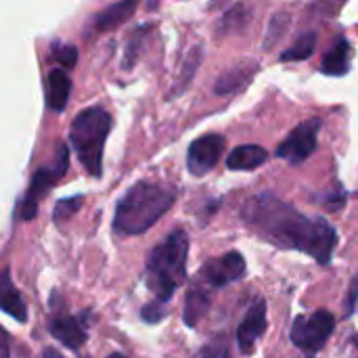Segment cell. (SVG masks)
<instances>
[{
    "label": "cell",
    "instance_id": "cell-1",
    "mask_svg": "<svg viewBox=\"0 0 358 358\" xmlns=\"http://www.w3.org/2000/svg\"><path fill=\"white\" fill-rule=\"evenodd\" d=\"M241 216L245 224L268 243L308 254L319 264L331 262L338 233L325 218H308L273 193L252 197Z\"/></svg>",
    "mask_w": 358,
    "mask_h": 358
},
{
    "label": "cell",
    "instance_id": "cell-2",
    "mask_svg": "<svg viewBox=\"0 0 358 358\" xmlns=\"http://www.w3.org/2000/svg\"><path fill=\"white\" fill-rule=\"evenodd\" d=\"M176 193L155 182L141 180L130 187L115 206L113 231L117 235H143L147 233L172 206Z\"/></svg>",
    "mask_w": 358,
    "mask_h": 358
},
{
    "label": "cell",
    "instance_id": "cell-3",
    "mask_svg": "<svg viewBox=\"0 0 358 358\" xmlns=\"http://www.w3.org/2000/svg\"><path fill=\"white\" fill-rule=\"evenodd\" d=\"M189 237L185 231L170 233L147 258V287L155 294L157 302L166 304L176 294L187 275Z\"/></svg>",
    "mask_w": 358,
    "mask_h": 358
},
{
    "label": "cell",
    "instance_id": "cell-4",
    "mask_svg": "<svg viewBox=\"0 0 358 358\" xmlns=\"http://www.w3.org/2000/svg\"><path fill=\"white\" fill-rule=\"evenodd\" d=\"M111 130V115L103 107H88L80 111L69 128L71 147L90 176L103 172V147Z\"/></svg>",
    "mask_w": 358,
    "mask_h": 358
},
{
    "label": "cell",
    "instance_id": "cell-5",
    "mask_svg": "<svg viewBox=\"0 0 358 358\" xmlns=\"http://www.w3.org/2000/svg\"><path fill=\"white\" fill-rule=\"evenodd\" d=\"M336 331V319L329 310H317L310 317H296L292 325V342L294 346L306 350V352H317L321 350L327 340Z\"/></svg>",
    "mask_w": 358,
    "mask_h": 358
},
{
    "label": "cell",
    "instance_id": "cell-6",
    "mask_svg": "<svg viewBox=\"0 0 358 358\" xmlns=\"http://www.w3.org/2000/svg\"><path fill=\"white\" fill-rule=\"evenodd\" d=\"M321 117H310L304 120L302 124H298L277 147V157L285 159L289 164H302L306 162L319 143V130H321Z\"/></svg>",
    "mask_w": 358,
    "mask_h": 358
},
{
    "label": "cell",
    "instance_id": "cell-7",
    "mask_svg": "<svg viewBox=\"0 0 358 358\" xmlns=\"http://www.w3.org/2000/svg\"><path fill=\"white\" fill-rule=\"evenodd\" d=\"M224 136L222 134H203L199 138H195L189 147L187 153V168L193 176H206L210 174L216 164L222 157L224 151Z\"/></svg>",
    "mask_w": 358,
    "mask_h": 358
},
{
    "label": "cell",
    "instance_id": "cell-8",
    "mask_svg": "<svg viewBox=\"0 0 358 358\" xmlns=\"http://www.w3.org/2000/svg\"><path fill=\"white\" fill-rule=\"evenodd\" d=\"M243 275H245V258L239 252H229L222 258L210 260L201 271V277L212 287H224L241 279Z\"/></svg>",
    "mask_w": 358,
    "mask_h": 358
},
{
    "label": "cell",
    "instance_id": "cell-9",
    "mask_svg": "<svg viewBox=\"0 0 358 358\" xmlns=\"http://www.w3.org/2000/svg\"><path fill=\"white\" fill-rule=\"evenodd\" d=\"M264 331H266V302H264L262 298H258V300L250 306V310H248L243 323H241L239 329H237V344H239V350H241L243 355H252L256 342L264 336Z\"/></svg>",
    "mask_w": 358,
    "mask_h": 358
},
{
    "label": "cell",
    "instance_id": "cell-10",
    "mask_svg": "<svg viewBox=\"0 0 358 358\" xmlns=\"http://www.w3.org/2000/svg\"><path fill=\"white\" fill-rule=\"evenodd\" d=\"M260 71V63L256 59H243V61H237L235 65H231L229 69H224L216 82H214V92L216 94H233V92H239L241 88H245L254 76Z\"/></svg>",
    "mask_w": 358,
    "mask_h": 358
},
{
    "label": "cell",
    "instance_id": "cell-11",
    "mask_svg": "<svg viewBox=\"0 0 358 358\" xmlns=\"http://www.w3.org/2000/svg\"><path fill=\"white\" fill-rule=\"evenodd\" d=\"M59 180V176L52 172V168H40L29 182V189L25 193L23 206H21V218L23 220H31L38 212V201L48 193V189L55 187V182Z\"/></svg>",
    "mask_w": 358,
    "mask_h": 358
},
{
    "label": "cell",
    "instance_id": "cell-12",
    "mask_svg": "<svg viewBox=\"0 0 358 358\" xmlns=\"http://www.w3.org/2000/svg\"><path fill=\"white\" fill-rule=\"evenodd\" d=\"M268 162V151L260 145H239L227 157V168L235 172H250Z\"/></svg>",
    "mask_w": 358,
    "mask_h": 358
},
{
    "label": "cell",
    "instance_id": "cell-13",
    "mask_svg": "<svg viewBox=\"0 0 358 358\" xmlns=\"http://www.w3.org/2000/svg\"><path fill=\"white\" fill-rule=\"evenodd\" d=\"M71 92V80L65 69H50L46 78V107L52 111H63Z\"/></svg>",
    "mask_w": 358,
    "mask_h": 358
},
{
    "label": "cell",
    "instance_id": "cell-14",
    "mask_svg": "<svg viewBox=\"0 0 358 358\" xmlns=\"http://www.w3.org/2000/svg\"><path fill=\"white\" fill-rule=\"evenodd\" d=\"M321 71L331 78H342L350 71V44L346 38H338V42L325 52Z\"/></svg>",
    "mask_w": 358,
    "mask_h": 358
},
{
    "label": "cell",
    "instance_id": "cell-15",
    "mask_svg": "<svg viewBox=\"0 0 358 358\" xmlns=\"http://www.w3.org/2000/svg\"><path fill=\"white\" fill-rule=\"evenodd\" d=\"M48 329L61 344H65L71 350H78L86 342V331L73 317H57L50 321Z\"/></svg>",
    "mask_w": 358,
    "mask_h": 358
},
{
    "label": "cell",
    "instance_id": "cell-16",
    "mask_svg": "<svg viewBox=\"0 0 358 358\" xmlns=\"http://www.w3.org/2000/svg\"><path fill=\"white\" fill-rule=\"evenodd\" d=\"M136 0H124V2H115V4H109L107 8H103L96 19H94V27L101 29V31H109V29H115L120 27L122 23H126L134 10H136Z\"/></svg>",
    "mask_w": 358,
    "mask_h": 358
},
{
    "label": "cell",
    "instance_id": "cell-17",
    "mask_svg": "<svg viewBox=\"0 0 358 358\" xmlns=\"http://www.w3.org/2000/svg\"><path fill=\"white\" fill-rule=\"evenodd\" d=\"M0 310L6 313V315H10V317L17 319L19 323H25V319H27L25 304H23L19 292L15 289L8 271H4V273L0 275Z\"/></svg>",
    "mask_w": 358,
    "mask_h": 358
},
{
    "label": "cell",
    "instance_id": "cell-18",
    "mask_svg": "<svg viewBox=\"0 0 358 358\" xmlns=\"http://www.w3.org/2000/svg\"><path fill=\"white\" fill-rule=\"evenodd\" d=\"M210 308V296L203 287H193L187 294L185 300V310H182V319L187 327H195L199 323V319L208 313Z\"/></svg>",
    "mask_w": 358,
    "mask_h": 358
},
{
    "label": "cell",
    "instance_id": "cell-19",
    "mask_svg": "<svg viewBox=\"0 0 358 358\" xmlns=\"http://www.w3.org/2000/svg\"><path fill=\"white\" fill-rule=\"evenodd\" d=\"M201 59H203L201 46H195V48L189 50V55L185 57L180 76H178V80H176V86H174V90H172V96H178V94H182V92L189 88V84L193 82V78H195V73H197V69H199V65H201Z\"/></svg>",
    "mask_w": 358,
    "mask_h": 358
},
{
    "label": "cell",
    "instance_id": "cell-20",
    "mask_svg": "<svg viewBox=\"0 0 358 358\" xmlns=\"http://www.w3.org/2000/svg\"><path fill=\"white\" fill-rule=\"evenodd\" d=\"M315 48H317V34L306 31L287 50L281 52V61H304L315 52Z\"/></svg>",
    "mask_w": 358,
    "mask_h": 358
},
{
    "label": "cell",
    "instance_id": "cell-21",
    "mask_svg": "<svg viewBox=\"0 0 358 358\" xmlns=\"http://www.w3.org/2000/svg\"><path fill=\"white\" fill-rule=\"evenodd\" d=\"M250 21V8L243 4L231 6L218 21V34H231L237 29H243Z\"/></svg>",
    "mask_w": 358,
    "mask_h": 358
},
{
    "label": "cell",
    "instance_id": "cell-22",
    "mask_svg": "<svg viewBox=\"0 0 358 358\" xmlns=\"http://www.w3.org/2000/svg\"><path fill=\"white\" fill-rule=\"evenodd\" d=\"M289 21H292V19H289L287 13H275V15L271 17L268 29H266L264 42H262V48H264V50L275 48V46L283 40L285 31L289 29Z\"/></svg>",
    "mask_w": 358,
    "mask_h": 358
},
{
    "label": "cell",
    "instance_id": "cell-23",
    "mask_svg": "<svg viewBox=\"0 0 358 358\" xmlns=\"http://www.w3.org/2000/svg\"><path fill=\"white\" fill-rule=\"evenodd\" d=\"M145 31H147V25L138 27V29L134 31V36L128 40V44H126V52H124V69H130V67L138 61V57H141V52H143Z\"/></svg>",
    "mask_w": 358,
    "mask_h": 358
},
{
    "label": "cell",
    "instance_id": "cell-24",
    "mask_svg": "<svg viewBox=\"0 0 358 358\" xmlns=\"http://www.w3.org/2000/svg\"><path fill=\"white\" fill-rule=\"evenodd\" d=\"M82 208V197L76 195V197H69V199H59L55 203V222H63V220H69L78 210Z\"/></svg>",
    "mask_w": 358,
    "mask_h": 358
},
{
    "label": "cell",
    "instance_id": "cell-25",
    "mask_svg": "<svg viewBox=\"0 0 358 358\" xmlns=\"http://www.w3.org/2000/svg\"><path fill=\"white\" fill-rule=\"evenodd\" d=\"M52 57L57 63H61L63 67H73L78 63V50L73 44H55L52 48Z\"/></svg>",
    "mask_w": 358,
    "mask_h": 358
},
{
    "label": "cell",
    "instance_id": "cell-26",
    "mask_svg": "<svg viewBox=\"0 0 358 358\" xmlns=\"http://www.w3.org/2000/svg\"><path fill=\"white\" fill-rule=\"evenodd\" d=\"M141 317H143V321L145 323H151V325H155V323H159L164 317H166V308H164V304L162 302H151V304H147L143 310H141Z\"/></svg>",
    "mask_w": 358,
    "mask_h": 358
},
{
    "label": "cell",
    "instance_id": "cell-27",
    "mask_svg": "<svg viewBox=\"0 0 358 358\" xmlns=\"http://www.w3.org/2000/svg\"><path fill=\"white\" fill-rule=\"evenodd\" d=\"M344 306H346V310H344V317H352V315H355V310H357V306H358V275L355 277V279H352V283H350V287H348V292H346Z\"/></svg>",
    "mask_w": 358,
    "mask_h": 358
},
{
    "label": "cell",
    "instance_id": "cell-28",
    "mask_svg": "<svg viewBox=\"0 0 358 358\" xmlns=\"http://www.w3.org/2000/svg\"><path fill=\"white\" fill-rule=\"evenodd\" d=\"M218 357H220V352H218L216 348H212V346L203 348V350L197 355V358H218Z\"/></svg>",
    "mask_w": 358,
    "mask_h": 358
},
{
    "label": "cell",
    "instance_id": "cell-29",
    "mask_svg": "<svg viewBox=\"0 0 358 358\" xmlns=\"http://www.w3.org/2000/svg\"><path fill=\"white\" fill-rule=\"evenodd\" d=\"M6 344H8V336H6V331L0 327V350H6Z\"/></svg>",
    "mask_w": 358,
    "mask_h": 358
},
{
    "label": "cell",
    "instance_id": "cell-30",
    "mask_svg": "<svg viewBox=\"0 0 358 358\" xmlns=\"http://www.w3.org/2000/svg\"><path fill=\"white\" fill-rule=\"evenodd\" d=\"M44 358H65L61 352H57L55 348H46L44 350Z\"/></svg>",
    "mask_w": 358,
    "mask_h": 358
},
{
    "label": "cell",
    "instance_id": "cell-31",
    "mask_svg": "<svg viewBox=\"0 0 358 358\" xmlns=\"http://www.w3.org/2000/svg\"><path fill=\"white\" fill-rule=\"evenodd\" d=\"M107 358H126V357H122V355H111V357H107Z\"/></svg>",
    "mask_w": 358,
    "mask_h": 358
},
{
    "label": "cell",
    "instance_id": "cell-32",
    "mask_svg": "<svg viewBox=\"0 0 358 358\" xmlns=\"http://www.w3.org/2000/svg\"><path fill=\"white\" fill-rule=\"evenodd\" d=\"M355 344H357V348H358V334H357V338H355Z\"/></svg>",
    "mask_w": 358,
    "mask_h": 358
}]
</instances>
